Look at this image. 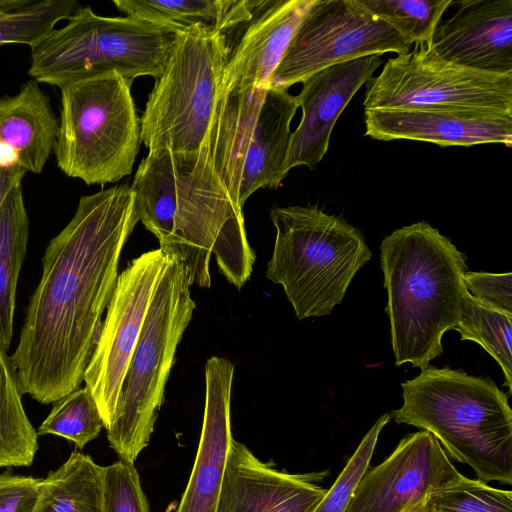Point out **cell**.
<instances>
[{
    "label": "cell",
    "instance_id": "obj_33",
    "mask_svg": "<svg viewBox=\"0 0 512 512\" xmlns=\"http://www.w3.org/2000/svg\"><path fill=\"white\" fill-rule=\"evenodd\" d=\"M103 512H150L134 463L119 459L102 468Z\"/></svg>",
    "mask_w": 512,
    "mask_h": 512
},
{
    "label": "cell",
    "instance_id": "obj_31",
    "mask_svg": "<svg viewBox=\"0 0 512 512\" xmlns=\"http://www.w3.org/2000/svg\"><path fill=\"white\" fill-rule=\"evenodd\" d=\"M421 512H512V492L464 477L430 494Z\"/></svg>",
    "mask_w": 512,
    "mask_h": 512
},
{
    "label": "cell",
    "instance_id": "obj_7",
    "mask_svg": "<svg viewBox=\"0 0 512 512\" xmlns=\"http://www.w3.org/2000/svg\"><path fill=\"white\" fill-rule=\"evenodd\" d=\"M132 83L111 71L59 88V129L53 152L66 176L87 185H104L131 174L142 142Z\"/></svg>",
    "mask_w": 512,
    "mask_h": 512
},
{
    "label": "cell",
    "instance_id": "obj_1",
    "mask_svg": "<svg viewBox=\"0 0 512 512\" xmlns=\"http://www.w3.org/2000/svg\"><path fill=\"white\" fill-rule=\"evenodd\" d=\"M139 221L127 184L80 197L51 239L10 356L21 394L54 403L80 388L113 295L124 245Z\"/></svg>",
    "mask_w": 512,
    "mask_h": 512
},
{
    "label": "cell",
    "instance_id": "obj_16",
    "mask_svg": "<svg viewBox=\"0 0 512 512\" xmlns=\"http://www.w3.org/2000/svg\"><path fill=\"white\" fill-rule=\"evenodd\" d=\"M313 474H290L232 439L216 512H312L328 489Z\"/></svg>",
    "mask_w": 512,
    "mask_h": 512
},
{
    "label": "cell",
    "instance_id": "obj_28",
    "mask_svg": "<svg viewBox=\"0 0 512 512\" xmlns=\"http://www.w3.org/2000/svg\"><path fill=\"white\" fill-rule=\"evenodd\" d=\"M80 6L75 0H27L17 8L1 11L0 46L19 43L33 48Z\"/></svg>",
    "mask_w": 512,
    "mask_h": 512
},
{
    "label": "cell",
    "instance_id": "obj_36",
    "mask_svg": "<svg viewBox=\"0 0 512 512\" xmlns=\"http://www.w3.org/2000/svg\"><path fill=\"white\" fill-rule=\"evenodd\" d=\"M26 171L14 163L0 162V209L10 191L22 184Z\"/></svg>",
    "mask_w": 512,
    "mask_h": 512
},
{
    "label": "cell",
    "instance_id": "obj_25",
    "mask_svg": "<svg viewBox=\"0 0 512 512\" xmlns=\"http://www.w3.org/2000/svg\"><path fill=\"white\" fill-rule=\"evenodd\" d=\"M29 236L22 184L15 186L0 209V346L8 351L13 337L18 278Z\"/></svg>",
    "mask_w": 512,
    "mask_h": 512
},
{
    "label": "cell",
    "instance_id": "obj_11",
    "mask_svg": "<svg viewBox=\"0 0 512 512\" xmlns=\"http://www.w3.org/2000/svg\"><path fill=\"white\" fill-rule=\"evenodd\" d=\"M412 49L360 0H315L273 74L271 88L288 90L313 74L353 59Z\"/></svg>",
    "mask_w": 512,
    "mask_h": 512
},
{
    "label": "cell",
    "instance_id": "obj_35",
    "mask_svg": "<svg viewBox=\"0 0 512 512\" xmlns=\"http://www.w3.org/2000/svg\"><path fill=\"white\" fill-rule=\"evenodd\" d=\"M41 480L7 472L0 474V512H30Z\"/></svg>",
    "mask_w": 512,
    "mask_h": 512
},
{
    "label": "cell",
    "instance_id": "obj_37",
    "mask_svg": "<svg viewBox=\"0 0 512 512\" xmlns=\"http://www.w3.org/2000/svg\"><path fill=\"white\" fill-rule=\"evenodd\" d=\"M25 2L26 0H0V12L17 8Z\"/></svg>",
    "mask_w": 512,
    "mask_h": 512
},
{
    "label": "cell",
    "instance_id": "obj_14",
    "mask_svg": "<svg viewBox=\"0 0 512 512\" xmlns=\"http://www.w3.org/2000/svg\"><path fill=\"white\" fill-rule=\"evenodd\" d=\"M381 64V56H365L327 67L302 83L295 96L302 117L291 133L282 167L284 177L298 166L315 169L328 151L339 116Z\"/></svg>",
    "mask_w": 512,
    "mask_h": 512
},
{
    "label": "cell",
    "instance_id": "obj_27",
    "mask_svg": "<svg viewBox=\"0 0 512 512\" xmlns=\"http://www.w3.org/2000/svg\"><path fill=\"white\" fill-rule=\"evenodd\" d=\"M512 316L488 308L465 290L455 330L462 340L478 343L500 365L512 388Z\"/></svg>",
    "mask_w": 512,
    "mask_h": 512
},
{
    "label": "cell",
    "instance_id": "obj_6",
    "mask_svg": "<svg viewBox=\"0 0 512 512\" xmlns=\"http://www.w3.org/2000/svg\"><path fill=\"white\" fill-rule=\"evenodd\" d=\"M184 28L131 16H101L80 6L63 27L31 48L28 74L58 88L111 71L132 82L140 76L156 80Z\"/></svg>",
    "mask_w": 512,
    "mask_h": 512
},
{
    "label": "cell",
    "instance_id": "obj_21",
    "mask_svg": "<svg viewBox=\"0 0 512 512\" xmlns=\"http://www.w3.org/2000/svg\"><path fill=\"white\" fill-rule=\"evenodd\" d=\"M299 108L288 90L269 87L259 110L243 160L237 203L242 208L258 189H276L285 178L282 167L287 155L290 124Z\"/></svg>",
    "mask_w": 512,
    "mask_h": 512
},
{
    "label": "cell",
    "instance_id": "obj_15",
    "mask_svg": "<svg viewBox=\"0 0 512 512\" xmlns=\"http://www.w3.org/2000/svg\"><path fill=\"white\" fill-rule=\"evenodd\" d=\"M440 21L431 46L443 59L494 74H512V0H461Z\"/></svg>",
    "mask_w": 512,
    "mask_h": 512
},
{
    "label": "cell",
    "instance_id": "obj_24",
    "mask_svg": "<svg viewBox=\"0 0 512 512\" xmlns=\"http://www.w3.org/2000/svg\"><path fill=\"white\" fill-rule=\"evenodd\" d=\"M102 466L74 451L41 480L30 512H103Z\"/></svg>",
    "mask_w": 512,
    "mask_h": 512
},
{
    "label": "cell",
    "instance_id": "obj_2",
    "mask_svg": "<svg viewBox=\"0 0 512 512\" xmlns=\"http://www.w3.org/2000/svg\"><path fill=\"white\" fill-rule=\"evenodd\" d=\"M139 221L159 241L167 257L185 266L191 285L211 286L210 259L241 288L256 259L244 215L216 173L207 142L197 151H149L130 186Z\"/></svg>",
    "mask_w": 512,
    "mask_h": 512
},
{
    "label": "cell",
    "instance_id": "obj_34",
    "mask_svg": "<svg viewBox=\"0 0 512 512\" xmlns=\"http://www.w3.org/2000/svg\"><path fill=\"white\" fill-rule=\"evenodd\" d=\"M463 284L479 303L512 316V274L465 272Z\"/></svg>",
    "mask_w": 512,
    "mask_h": 512
},
{
    "label": "cell",
    "instance_id": "obj_3",
    "mask_svg": "<svg viewBox=\"0 0 512 512\" xmlns=\"http://www.w3.org/2000/svg\"><path fill=\"white\" fill-rule=\"evenodd\" d=\"M379 248L395 365L426 368L458 323L466 256L424 221L394 230Z\"/></svg>",
    "mask_w": 512,
    "mask_h": 512
},
{
    "label": "cell",
    "instance_id": "obj_12",
    "mask_svg": "<svg viewBox=\"0 0 512 512\" xmlns=\"http://www.w3.org/2000/svg\"><path fill=\"white\" fill-rule=\"evenodd\" d=\"M169 257L158 248L133 259L117 278L96 345L84 373L104 428L117 414L129 364Z\"/></svg>",
    "mask_w": 512,
    "mask_h": 512
},
{
    "label": "cell",
    "instance_id": "obj_20",
    "mask_svg": "<svg viewBox=\"0 0 512 512\" xmlns=\"http://www.w3.org/2000/svg\"><path fill=\"white\" fill-rule=\"evenodd\" d=\"M59 129L49 96L30 80L0 98V150L26 172L40 174L54 151Z\"/></svg>",
    "mask_w": 512,
    "mask_h": 512
},
{
    "label": "cell",
    "instance_id": "obj_32",
    "mask_svg": "<svg viewBox=\"0 0 512 512\" xmlns=\"http://www.w3.org/2000/svg\"><path fill=\"white\" fill-rule=\"evenodd\" d=\"M390 418L389 414H384L370 428L333 486L312 512H345L358 482L369 468L380 432Z\"/></svg>",
    "mask_w": 512,
    "mask_h": 512
},
{
    "label": "cell",
    "instance_id": "obj_38",
    "mask_svg": "<svg viewBox=\"0 0 512 512\" xmlns=\"http://www.w3.org/2000/svg\"><path fill=\"white\" fill-rule=\"evenodd\" d=\"M423 504H424V503H423ZM423 504H422V505H420L419 507H417V508H415V509L411 510V511H408V512H421V511H422Z\"/></svg>",
    "mask_w": 512,
    "mask_h": 512
},
{
    "label": "cell",
    "instance_id": "obj_17",
    "mask_svg": "<svg viewBox=\"0 0 512 512\" xmlns=\"http://www.w3.org/2000/svg\"><path fill=\"white\" fill-rule=\"evenodd\" d=\"M365 135L445 146H512V115L433 109L364 110Z\"/></svg>",
    "mask_w": 512,
    "mask_h": 512
},
{
    "label": "cell",
    "instance_id": "obj_5",
    "mask_svg": "<svg viewBox=\"0 0 512 512\" xmlns=\"http://www.w3.org/2000/svg\"><path fill=\"white\" fill-rule=\"evenodd\" d=\"M276 230L266 276L280 284L299 320L329 315L371 259L362 233L315 206H274Z\"/></svg>",
    "mask_w": 512,
    "mask_h": 512
},
{
    "label": "cell",
    "instance_id": "obj_22",
    "mask_svg": "<svg viewBox=\"0 0 512 512\" xmlns=\"http://www.w3.org/2000/svg\"><path fill=\"white\" fill-rule=\"evenodd\" d=\"M267 90L257 86H220L209 127L206 142L211 163L237 205L243 160Z\"/></svg>",
    "mask_w": 512,
    "mask_h": 512
},
{
    "label": "cell",
    "instance_id": "obj_29",
    "mask_svg": "<svg viewBox=\"0 0 512 512\" xmlns=\"http://www.w3.org/2000/svg\"><path fill=\"white\" fill-rule=\"evenodd\" d=\"M409 44L430 43L453 0H360Z\"/></svg>",
    "mask_w": 512,
    "mask_h": 512
},
{
    "label": "cell",
    "instance_id": "obj_18",
    "mask_svg": "<svg viewBox=\"0 0 512 512\" xmlns=\"http://www.w3.org/2000/svg\"><path fill=\"white\" fill-rule=\"evenodd\" d=\"M234 365L212 356L205 365V408L200 441L176 512H216L232 441L230 421Z\"/></svg>",
    "mask_w": 512,
    "mask_h": 512
},
{
    "label": "cell",
    "instance_id": "obj_10",
    "mask_svg": "<svg viewBox=\"0 0 512 512\" xmlns=\"http://www.w3.org/2000/svg\"><path fill=\"white\" fill-rule=\"evenodd\" d=\"M363 106L512 115V74L460 66L440 57L430 43L416 44L368 80Z\"/></svg>",
    "mask_w": 512,
    "mask_h": 512
},
{
    "label": "cell",
    "instance_id": "obj_30",
    "mask_svg": "<svg viewBox=\"0 0 512 512\" xmlns=\"http://www.w3.org/2000/svg\"><path fill=\"white\" fill-rule=\"evenodd\" d=\"M104 423L88 388H78L54 402L37 430L38 435H56L82 449L95 439Z\"/></svg>",
    "mask_w": 512,
    "mask_h": 512
},
{
    "label": "cell",
    "instance_id": "obj_13",
    "mask_svg": "<svg viewBox=\"0 0 512 512\" xmlns=\"http://www.w3.org/2000/svg\"><path fill=\"white\" fill-rule=\"evenodd\" d=\"M463 478L436 438L421 430L404 437L384 462L366 470L345 512H408Z\"/></svg>",
    "mask_w": 512,
    "mask_h": 512
},
{
    "label": "cell",
    "instance_id": "obj_19",
    "mask_svg": "<svg viewBox=\"0 0 512 512\" xmlns=\"http://www.w3.org/2000/svg\"><path fill=\"white\" fill-rule=\"evenodd\" d=\"M315 0H262L231 48L221 87L269 88L287 47Z\"/></svg>",
    "mask_w": 512,
    "mask_h": 512
},
{
    "label": "cell",
    "instance_id": "obj_9",
    "mask_svg": "<svg viewBox=\"0 0 512 512\" xmlns=\"http://www.w3.org/2000/svg\"><path fill=\"white\" fill-rule=\"evenodd\" d=\"M229 53L226 36L205 26L178 34L140 118L149 151L190 153L206 143Z\"/></svg>",
    "mask_w": 512,
    "mask_h": 512
},
{
    "label": "cell",
    "instance_id": "obj_23",
    "mask_svg": "<svg viewBox=\"0 0 512 512\" xmlns=\"http://www.w3.org/2000/svg\"><path fill=\"white\" fill-rule=\"evenodd\" d=\"M262 0H114L126 16L174 24L202 25L224 34L241 31Z\"/></svg>",
    "mask_w": 512,
    "mask_h": 512
},
{
    "label": "cell",
    "instance_id": "obj_8",
    "mask_svg": "<svg viewBox=\"0 0 512 512\" xmlns=\"http://www.w3.org/2000/svg\"><path fill=\"white\" fill-rule=\"evenodd\" d=\"M190 286L184 264L169 257L130 360L117 414L107 429L119 459L134 463L149 443L177 346L196 308Z\"/></svg>",
    "mask_w": 512,
    "mask_h": 512
},
{
    "label": "cell",
    "instance_id": "obj_4",
    "mask_svg": "<svg viewBox=\"0 0 512 512\" xmlns=\"http://www.w3.org/2000/svg\"><path fill=\"white\" fill-rule=\"evenodd\" d=\"M403 404L389 415L432 434L482 482L512 483V411L490 379L427 366L401 383Z\"/></svg>",
    "mask_w": 512,
    "mask_h": 512
},
{
    "label": "cell",
    "instance_id": "obj_26",
    "mask_svg": "<svg viewBox=\"0 0 512 512\" xmlns=\"http://www.w3.org/2000/svg\"><path fill=\"white\" fill-rule=\"evenodd\" d=\"M21 395L11 357L0 346V468L28 467L38 449Z\"/></svg>",
    "mask_w": 512,
    "mask_h": 512
}]
</instances>
